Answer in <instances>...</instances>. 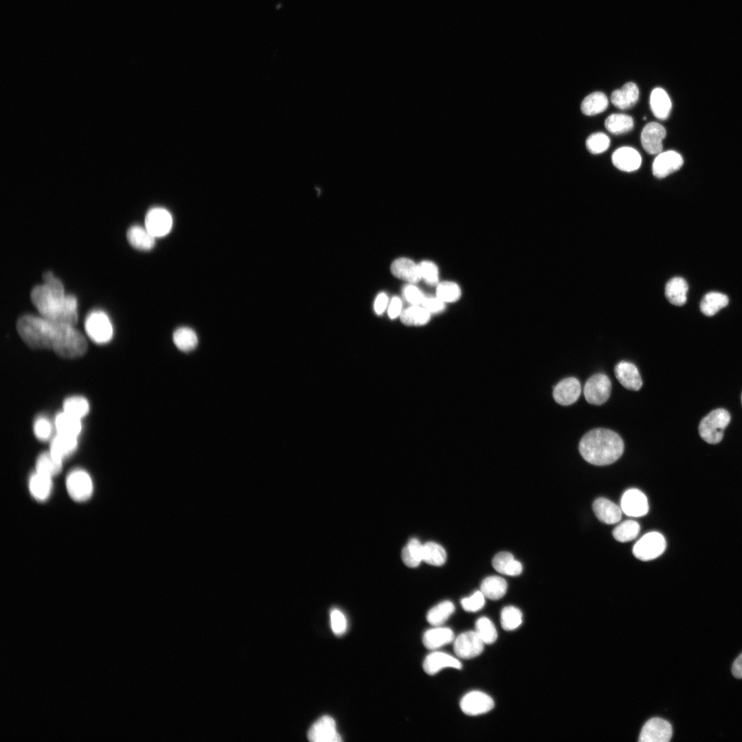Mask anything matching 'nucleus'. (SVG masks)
<instances>
[{"label": "nucleus", "instance_id": "f257e3e1", "mask_svg": "<svg viewBox=\"0 0 742 742\" xmlns=\"http://www.w3.org/2000/svg\"><path fill=\"white\" fill-rule=\"evenodd\" d=\"M16 329L30 347L52 349L62 357H80L87 350L85 337L74 326L25 315L18 319Z\"/></svg>", "mask_w": 742, "mask_h": 742}, {"label": "nucleus", "instance_id": "f03ea898", "mask_svg": "<svg viewBox=\"0 0 742 742\" xmlns=\"http://www.w3.org/2000/svg\"><path fill=\"white\" fill-rule=\"evenodd\" d=\"M44 283L33 288L30 298L42 317L48 320L74 326L78 322L77 300L72 295H65L60 280L52 272L43 275Z\"/></svg>", "mask_w": 742, "mask_h": 742}, {"label": "nucleus", "instance_id": "7ed1b4c3", "mask_svg": "<svg viewBox=\"0 0 742 742\" xmlns=\"http://www.w3.org/2000/svg\"><path fill=\"white\" fill-rule=\"evenodd\" d=\"M578 449L587 462L604 466L612 464L620 458L624 451V442L615 431L596 428L583 436Z\"/></svg>", "mask_w": 742, "mask_h": 742}, {"label": "nucleus", "instance_id": "20e7f679", "mask_svg": "<svg viewBox=\"0 0 742 742\" xmlns=\"http://www.w3.org/2000/svg\"><path fill=\"white\" fill-rule=\"evenodd\" d=\"M730 422L729 412L723 408L710 412L700 422L699 432L709 444H717L723 437V431Z\"/></svg>", "mask_w": 742, "mask_h": 742}, {"label": "nucleus", "instance_id": "39448f33", "mask_svg": "<svg viewBox=\"0 0 742 742\" xmlns=\"http://www.w3.org/2000/svg\"><path fill=\"white\" fill-rule=\"evenodd\" d=\"M666 546L665 538L661 533L650 532L636 542L633 553L641 561H651L660 556L664 552Z\"/></svg>", "mask_w": 742, "mask_h": 742}, {"label": "nucleus", "instance_id": "423d86ee", "mask_svg": "<svg viewBox=\"0 0 742 742\" xmlns=\"http://www.w3.org/2000/svg\"><path fill=\"white\" fill-rule=\"evenodd\" d=\"M85 328L91 339L98 344L109 341L113 336V327L106 314L93 311L86 317Z\"/></svg>", "mask_w": 742, "mask_h": 742}, {"label": "nucleus", "instance_id": "0eeeda50", "mask_svg": "<svg viewBox=\"0 0 742 742\" xmlns=\"http://www.w3.org/2000/svg\"><path fill=\"white\" fill-rule=\"evenodd\" d=\"M66 487L70 497L77 502L89 499L93 491L90 475L82 469H75L68 474Z\"/></svg>", "mask_w": 742, "mask_h": 742}, {"label": "nucleus", "instance_id": "6e6552de", "mask_svg": "<svg viewBox=\"0 0 742 742\" xmlns=\"http://www.w3.org/2000/svg\"><path fill=\"white\" fill-rule=\"evenodd\" d=\"M611 387L610 379L606 374H596L589 377L585 384V398L590 404L601 405L609 398Z\"/></svg>", "mask_w": 742, "mask_h": 742}, {"label": "nucleus", "instance_id": "1a4fd4ad", "mask_svg": "<svg viewBox=\"0 0 742 742\" xmlns=\"http://www.w3.org/2000/svg\"><path fill=\"white\" fill-rule=\"evenodd\" d=\"M673 734L671 723L662 718L653 717L643 726L639 741L641 742H668Z\"/></svg>", "mask_w": 742, "mask_h": 742}, {"label": "nucleus", "instance_id": "9d476101", "mask_svg": "<svg viewBox=\"0 0 742 742\" xmlns=\"http://www.w3.org/2000/svg\"><path fill=\"white\" fill-rule=\"evenodd\" d=\"M484 643L475 631H465L460 634L453 642L456 655L462 659H471L478 656L484 650Z\"/></svg>", "mask_w": 742, "mask_h": 742}, {"label": "nucleus", "instance_id": "9b49d317", "mask_svg": "<svg viewBox=\"0 0 742 742\" xmlns=\"http://www.w3.org/2000/svg\"><path fill=\"white\" fill-rule=\"evenodd\" d=\"M308 739L312 742H339L341 737L338 734L335 720L324 715L317 719L310 728Z\"/></svg>", "mask_w": 742, "mask_h": 742}, {"label": "nucleus", "instance_id": "f8f14e48", "mask_svg": "<svg viewBox=\"0 0 742 742\" xmlns=\"http://www.w3.org/2000/svg\"><path fill=\"white\" fill-rule=\"evenodd\" d=\"M460 706L462 711L471 716L485 714L494 707V701L487 694L473 690L466 693L461 699Z\"/></svg>", "mask_w": 742, "mask_h": 742}, {"label": "nucleus", "instance_id": "ddd939ff", "mask_svg": "<svg viewBox=\"0 0 742 742\" xmlns=\"http://www.w3.org/2000/svg\"><path fill=\"white\" fill-rule=\"evenodd\" d=\"M172 225V216L164 208H152L146 215L145 227L154 237L166 236L170 231Z\"/></svg>", "mask_w": 742, "mask_h": 742}, {"label": "nucleus", "instance_id": "4468645a", "mask_svg": "<svg viewBox=\"0 0 742 742\" xmlns=\"http://www.w3.org/2000/svg\"><path fill=\"white\" fill-rule=\"evenodd\" d=\"M666 135L664 127L657 122H649L643 128L640 141L643 148L650 155L662 151V140Z\"/></svg>", "mask_w": 742, "mask_h": 742}, {"label": "nucleus", "instance_id": "2eb2a0df", "mask_svg": "<svg viewBox=\"0 0 742 742\" xmlns=\"http://www.w3.org/2000/svg\"><path fill=\"white\" fill-rule=\"evenodd\" d=\"M620 506L622 512L630 517H642L649 511V504L646 495L636 488H631L624 493Z\"/></svg>", "mask_w": 742, "mask_h": 742}, {"label": "nucleus", "instance_id": "dca6fc26", "mask_svg": "<svg viewBox=\"0 0 742 742\" xmlns=\"http://www.w3.org/2000/svg\"><path fill=\"white\" fill-rule=\"evenodd\" d=\"M683 163V158L675 150L661 152L653 162V174L657 178H664L678 170Z\"/></svg>", "mask_w": 742, "mask_h": 742}, {"label": "nucleus", "instance_id": "f3484780", "mask_svg": "<svg viewBox=\"0 0 742 742\" xmlns=\"http://www.w3.org/2000/svg\"><path fill=\"white\" fill-rule=\"evenodd\" d=\"M581 392L579 381L575 377H567L559 382L554 388L553 398L561 405H570L577 401Z\"/></svg>", "mask_w": 742, "mask_h": 742}, {"label": "nucleus", "instance_id": "a211bd4d", "mask_svg": "<svg viewBox=\"0 0 742 742\" xmlns=\"http://www.w3.org/2000/svg\"><path fill=\"white\" fill-rule=\"evenodd\" d=\"M611 161L614 166L618 169L625 172H632L640 168L642 157L635 148L629 146H622L613 153Z\"/></svg>", "mask_w": 742, "mask_h": 742}, {"label": "nucleus", "instance_id": "6ab92c4d", "mask_svg": "<svg viewBox=\"0 0 742 742\" xmlns=\"http://www.w3.org/2000/svg\"><path fill=\"white\" fill-rule=\"evenodd\" d=\"M423 669L428 675H435L444 668L461 669V662L456 657L440 651H435L426 656L423 662Z\"/></svg>", "mask_w": 742, "mask_h": 742}, {"label": "nucleus", "instance_id": "aec40b11", "mask_svg": "<svg viewBox=\"0 0 742 742\" xmlns=\"http://www.w3.org/2000/svg\"><path fill=\"white\" fill-rule=\"evenodd\" d=\"M615 375L625 388L638 391L642 385L641 376L637 367L632 363L622 361L614 368Z\"/></svg>", "mask_w": 742, "mask_h": 742}, {"label": "nucleus", "instance_id": "412c9836", "mask_svg": "<svg viewBox=\"0 0 742 742\" xmlns=\"http://www.w3.org/2000/svg\"><path fill=\"white\" fill-rule=\"evenodd\" d=\"M593 510L597 518L607 524H616L622 517L621 507L605 497H599L594 502Z\"/></svg>", "mask_w": 742, "mask_h": 742}, {"label": "nucleus", "instance_id": "4be33fe9", "mask_svg": "<svg viewBox=\"0 0 742 742\" xmlns=\"http://www.w3.org/2000/svg\"><path fill=\"white\" fill-rule=\"evenodd\" d=\"M391 271L396 278L411 284L416 283L421 279L419 265L406 258L395 260L391 265Z\"/></svg>", "mask_w": 742, "mask_h": 742}, {"label": "nucleus", "instance_id": "5701e85b", "mask_svg": "<svg viewBox=\"0 0 742 742\" xmlns=\"http://www.w3.org/2000/svg\"><path fill=\"white\" fill-rule=\"evenodd\" d=\"M638 98L639 89L638 86L632 82H627L622 88L614 91L611 95L612 104L622 110L633 107Z\"/></svg>", "mask_w": 742, "mask_h": 742}, {"label": "nucleus", "instance_id": "b1692460", "mask_svg": "<svg viewBox=\"0 0 742 742\" xmlns=\"http://www.w3.org/2000/svg\"><path fill=\"white\" fill-rule=\"evenodd\" d=\"M455 640L453 631L447 627H436L426 631L423 637L424 646L435 650L452 642Z\"/></svg>", "mask_w": 742, "mask_h": 742}, {"label": "nucleus", "instance_id": "393cba45", "mask_svg": "<svg viewBox=\"0 0 742 742\" xmlns=\"http://www.w3.org/2000/svg\"><path fill=\"white\" fill-rule=\"evenodd\" d=\"M650 106L657 119L664 120L668 117L672 103L665 90L660 87L653 89L650 95Z\"/></svg>", "mask_w": 742, "mask_h": 742}, {"label": "nucleus", "instance_id": "a878e982", "mask_svg": "<svg viewBox=\"0 0 742 742\" xmlns=\"http://www.w3.org/2000/svg\"><path fill=\"white\" fill-rule=\"evenodd\" d=\"M52 478L36 471L30 476L29 488L35 499L43 502L48 499L52 490Z\"/></svg>", "mask_w": 742, "mask_h": 742}, {"label": "nucleus", "instance_id": "bb28decb", "mask_svg": "<svg viewBox=\"0 0 742 742\" xmlns=\"http://www.w3.org/2000/svg\"><path fill=\"white\" fill-rule=\"evenodd\" d=\"M77 445L76 436L58 433L51 442L49 452L63 460L76 450Z\"/></svg>", "mask_w": 742, "mask_h": 742}, {"label": "nucleus", "instance_id": "cd10ccee", "mask_svg": "<svg viewBox=\"0 0 742 742\" xmlns=\"http://www.w3.org/2000/svg\"><path fill=\"white\" fill-rule=\"evenodd\" d=\"M492 565L498 572L513 576L519 575L523 569L521 563L508 552L497 553L493 559Z\"/></svg>", "mask_w": 742, "mask_h": 742}, {"label": "nucleus", "instance_id": "c85d7f7f", "mask_svg": "<svg viewBox=\"0 0 742 742\" xmlns=\"http://www.w3.org/2000/svg\"><path fill=\"white\" fill-rule=\"evenodd\" d=\"M688 289L686 281L682 278L675 277L666 283L665 295L670 303L680 306L686 302Z\"/></svg>", "mask_w": 742, "mask_h": 742}, {"label": "nucleus", "instance_id": "c756f323", "mask_svg": "<svg viewBox=\"0 0 742 742\" xmlns=\"http://www.w3.org/2000/svg\"><path fill=\"white\" fill-rule=\"evenodd\" d=\"M126 237L131 246L139 250L148 251L155 246V237L146 227L132 226L128 229Z\"/></svg>", "mask_w": 742, "mask_h": 742}, {"label": "nucleus", "instance_id": "7c9ffc66", "mask_svg": "<svg viewBox=\"0 0 742 742\" xmlns=\"http://www.w3.org/2000/svg\"><path fill=\"white\" fill-rule=\"evenodd\" d=\"M507 590V583L498 576H491L484 579L480 585V591L485 598L498 600L502 598Z\"/></svg>", "mask_w": 742, "mask_h": 742}, {"label": "nucleus", "instance_id": "2f4dec72", "mask_svg": "<svg viewBox=\"0 0 742 742\" xmlns=\"http://www.w3.org/2000/svg\"><path fill=\"white\" fill-rule=\"evenodd\" d=\"M607 106L608 99L606 95L603 92L596 91L584 98L581 109L586 115H594L605 111Z\"/></svg>", "mask_w": 742, "mask_h": 742}, {"label": "nucleus", "instance_id": "473e14b6", "mask_svg": "<svg viewBox=\"0 0 742 742\" xmlns=\"http://www.w3.org/2000/svg\"><path fill=\"white\" fill-rule=\"evenodd\" d=\"M728 304V297L719 292L706 294L700 303V310L706 316H712Z\"/></svg>", "mask_w": 742, "mask_h": 742}, {"label": "nucleus", "instance_id": "72a5a7b5", "mask_svg": "<svg viewBox=\"0 0 742 742\" xmlns=\"http://www.w3.org/2000/svg\"><path fill=\"white\" fill-rule=\"evenodd\" d=\"M55 426L58 433L76 437L82 429L80 418L65 412L59 413L56 416Z\"/></svg>", "mask_w": 742, "mask_h": 742}, {"label": "nucleus", "instance_id": "f704fd0d", "mask_svg": "<svg viewBox=\"0 0 742 742\" xmlns=\"http://www.w3.org/2000/svg\"><path fill=\"white\" fill-rule=\"evenodd\" d=\"M63 468V460L56 458L49 451L41 453L36 460V472L49 477L58 474Z\"/></svg>", "mask_w": 742, "mask_h": 742}, {"label": "nucleus", "instance_id": "c9c22d12", "mask_svg": "<svg viewBox=\"0 0 742 742\" xmlns=\"http://www.w3.org/2000/svg\"><path fill=\"white\" fill-rule=\"evenodd\" d=\"M605 126L614 135L624 134L633 129V120L628 115L614 113L606 118Z\"/></svg>", "mask_w": 742, "mask_h": 742}, {"label": "nucleus", "instance_id": "e433bc0d", "mask_svg": "<svg viewBox=\"0 0 742 742\" xmlns=\"http://www.w3.org/2000/svg\"><path fill=\"white\" fill-rule=\"evenodd\" d=\"M454 611L455 606L452 602L442 601L429 610L427 620L432 626L439 627L449 619Z\"/></svg>", "mask_w": 742, "mask_h": 742}, {"label": "nucleus", "instance_id": "4c0bfd02", "mask_svg": "<svg viewBox=\"0 0 742 742\" xmlns=\"http://www.w3.org/2000/svg\"><path fill=\"white\" fill-rule=\"evenodd\" d=\"M173 341L178 349L183 352L194 350L198 344L195 332L188 327H180L173 333Z\"/></svg>", "mask_w": 742, "mask_h": 742}, {"label": "nucleus", "instance_id": "58836bf2", "mask_svg": "<svg viewBox=\"0 0 742 742\" xmlns=\"http://www.w3.org/2000/svg\"><path fill=\"white\" fill-rule=\"evenodd\" d=\"M423 546L417 539H411L402 550L403 563L409 567H416L423 561Z\"/></svg>", "mask_w": 742, "mask_h": 742}, {"label": "nucleus", "instance_id": "ea45409f", "mask_svg": "<svg viewBox=\"0 0 742 742\" xmlns=\"http://www.w3.org/2000/svg\"><path fill=\"white\" fill-rule=\"evenodd\" d=\"M430 315L423 306L413 305L401 312V319L406 325L420 326L429 321Z\"/></svg>", "mask_w": 742, "mask_h": 742}, {"label": "nucleus", "instance_id": "a19ab883", "mask_svg": "<svg viewBox=\"0 0 742 742\" xmlns=\"http://www.w3.org/2000/svg\"><path fill=\"white\" fill-rule=\"evenodd\" d=\"M446 559V551L440 545L433 541L423 544V561L431 565L440 566Z\"/></svg>", "mask_w": 742, "mask_h": 742}, {"label": "nucleus", "instance_id": "79ce46f5", "mask_svg": "<svg viewBox=\"0 0 742 742\" xmlns=\"http://www.w3.org/2000/svg\"><path fill=\"white\" fill-rule=\"evenodd\" d=\"M640 530L639 524L633 520H627L613 530V536L616 540L620 542L630 541L637 537Z\"/></svg>", "mask_w": 742, "mask_h": 742}, {"label": "nucleus", "instance_id": "37998d69", "mask_svg": "<svg viewBox=\"0 0 742 742\" xmlns=\"http://www.w3.org/2000/svg\"><path fill=\"white\" fill-rule=\"evenodd\" d=\"M64 412L81 418L86 416L89 410V405L86 398L82 396H71L63 403Z\"/></svg>", "mask_w": 742, "mask_h": 742}, {"label": "nucleus", "instance_id": "c03bdc74", "mask_svg": "<svg viewBox=\"0 0 742 742\" xmlns=\"http://www.w3.org/2000/svg\"><path fill=\"white\" fill-rule=\"evenodd\" d=\"M501 625L506 631H513L518 628L522 622L521 611L514 606H507L501 612Z\"/></svg>", "mask_w": 742, "mask_h": 742}, {"label": "nucleus", "instance_id": "a18cd8bd", "mask_svg": "<svg viewBox=\"0 0 742 742\" xmlns=\"http://www.w3.org/2000/svg\"><path fill=\"white\" fill-rule=\"evenodd\" d=\"M475 632L484 644H492L497 638L496 628L492 621L486 617H480L475 622Z\"/></svg>", "mask_w": 742, "mask_h": 742}, {"label": "nucleus", "instance_id": "49530a36", "mask_svg": "<svg viewBox=\"0 0 742 742\" xmlns=\"http://www.w3.org/2000/svg\"><path fill=\"white\" fill-rule=\"evenodd\" d=\"M586 147L592 154H600L608 149L610 145L609 137L602 132L590 135L586 139Z\"/></svg>", "mask_w": 742, "mask_h": 742}, {"label": "nucleus", "instance_id": "de8ad7c7", "mask_svg": "<svg viewBox=\"0 0 742 742\" xmlns=\"http://www.w3.org/2000/svg\"><path fill=\"white\" fill-rule=\"evenodd\" d=\"M436 296L444 302H453L460 297L461 290L454 282H443L437 286Z\"/></svg>", "mask_w": 742, "mask_h": 742}, {"label": "nucleus", "instance_id": "09e8293b", "mask_svg": "<svg viewBox=\"0 0 742 742\" xmlns=\"http://www.w3.org/2000/svg\"><path fill=\"white\" fill-rule=\"evenodd\" d=\"M421 278L429 285H435L438 282V269L436 265L431 261H423L419 264Z\"/></svg>", "mask_w": 742, "mask_h": 742}, {"label": "nucleus", "instance_id": "8fccbe9b", "mask_svg": "<svg viewBox=\"0 0 742 742\" xmlns=\"http://www.w3.org/2000/svg\"><path fill=\"white\" fill-rule=\"evenodd\" d=\"M485 604V596L481 591H476L470 597L461 600L462 608L469 612H475L481 609Z\"/></svg>", "mask_w": 742, "mask_h": 742}, {"label": "nucleus", "instance_id": "3c124183", "mask_svg": "<svg viewBox=\"0 0 742 742\" xmlns=\"http://www.w3.org/2000/svg\"><path fill=\"white\" fill-rule=\"evenodd\" d=\"M330 618L333 633L337 636L343 635L347 629V620L343 612L334 609L330 611Z\"/></svg>", "mask_w": 742, "mask_h": 742}, {"label": "nucleus", "instance_id": "603ef678", "mask_svg": "<svg viewBox=\"0 0 742 742\" xmlns=\"http://www.w3.org/2000/svg\"><path fill=\"white\" fill-rule=\"evenodd\" d=\"M34 433L41 440H47L52 434V425L44 417L38 418L34 424Z\"/></svg>", "mask_w": 742, "mask_h": 742}, {"label": "nucleus", "instance_id": "864d4df0", "mask_svg": "<svg viewBox=\"0 0 742 742\" xmlns=\"http://www.w3.org/2000/svg\"><path fill=\"white\" fill-rule=\"evenodd\" d=\"M421 304L430 314L442 312L445 307V302L437 296H425Z\"/></svg>", "mask_w": 742, "mask_h": 742}, {"label": "nucleus", "instance_id": "5fc2aeb1", "mask_svg": "<svg viewBox=\"0 0 742 742\" xmlns=\"http://www.w3.org/2000/svg\"><path fill=\"white\" fill-rule=\"evenodd\" d=\"M403 295L412 305L420 304L425 297L419 289L412 284H409L404 288Z\"/></svg>", "mask_w": 742, "mask_h": 742}, {"label": "nucleus", "instance_id": "6e6d98bb", "mask_svg": "<svg viewBox=\"0 0 742 742\" xmlns=\"http://www.w3.org/2000/svg\"><path fill=\"white\" fill-rule=\"evenodd\" d=\"M402 302L401 300L394 297L392 299L389 308L388 315L390 318L394 319L398 317L401 313Z\"/></svg>", "mask_w": 742, "mask_h": 742}, {"label": "nucleus", "instance_id": "4d7b16f0", "mask_svg": "<svg viewBox=\"0 0 742 742\" xmlns=\"http://www.w3.org/2000/svg\"><path fill=\"white\" fill-rule=\"evenodd\" d=\"M387 304V295L382 293H380L375 300L374 310L377 314H381L385 309Z\"/></svg>", "mask_w": 742, "mask_h": 742}, {"label": "nucleus", "instance_id": "13d9d810", "mask_svg": "<svg viewBox=\"0 0 742 742\" xmlns=\"http://www.w3.org/2000/svg\"><path fill=\"white\" fill-rule=\"evenodd\" d=\"M731 671L735 678L742 679V653L733 662Z\"/></svg>", "mask_w": 742, "mask_h": 742}, {"label": "nucleus", "instance_id": "bf43d9fd", "mask_svg": "<svg viewBox=\"0 0 742 742\" xmlns=\"http://www.w3.org/2000/svg\"><path fill=\"white\" fill-rule=\"evenodd\" d=\"M741 403H742V395H741Z\"/></svg>", "mask_w": 742, "mask_h": 742}]
</instances>
